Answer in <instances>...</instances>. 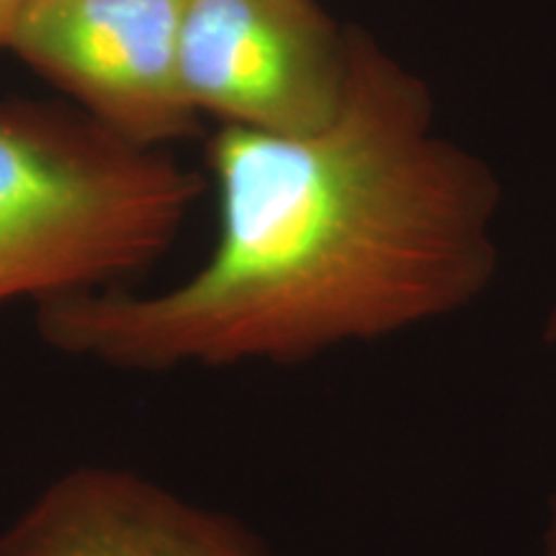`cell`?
Segmentation results:
<instances>
[{"mask_svg": "<svg viewBox=\"0 0 556 556\" xmlns=\"http://www.w3.org/2000/svg\"><path fill=\"white\" fill-rule=\"evenodd\" d=\"M217 240L157 294L37 307L52 351L124 374L291 366L454 317L503 266V184L438 129L426 78L348 26L343 109L323 131L219 127L206 148Z\"/></svg>", "mask_w": 556, "mask_h": 556, "instance_id": "6da1fadb", "label": "cell"}, {"mask_svg": "<svg viewBox=\"0 0 556 556\" xmlns=\"http://www.w3.org/2000/svg\"><path fill=\"white\" fill-rule=\"evenodd\" d=\"M197 173L90 116L0 103V307L111 289L168 253Z\"/></svg>", "mask_w": 556, "mask_h": 556, "instance_id": "7a4b0ae2", "label": "cell"}, {"mask_svg": "<svg viewBox=\"0 0 556 556\" xmlns=\"http://www.w3.org/2000/svg\"><path fill=\"white\" fill-rule=\"evenodd\" d=\"M178 65L199 116L263 135H315L343 109L348 26L319 0H186Z\"/></svg>", "mask_w": 556, "mask_h": 556, "instance_id": "3957f363", "label": "cell"}, {"mask_svg": "<svg viewBox=\"0 0 556 556\" xmlns=\"http://www.w3.org/2000/svg\"><path fill=\"white\" fill-rule=\"evenodd\" d=\"M186 0H29L9 50L137 148L191 137L180 86Z\"/></svg>", "mask_w": 556, "mask_h": 556, "instance_id": "277c9868", "label": "cell"}, {"mask_svg": "<svg viewBox=\"0 0 556 556\" xmlns=\"http://www.w3.org/2000/svg\"><path fill=\"white\" fill-rule=\"evenodd\" d=\"M0 556H278L240 518L127 467L62 471L0 528Z\"/></svg>", "mask_w": 556, "mask_h": 556, "instance_id": "5b68a950", "label": "cell"}, {"mask_svg": "<svg viewBox=\"0 0 556 556\" xmlns=\"http://www.w3.org/2000/svg\"><path fill=\"white\" fill-rule=\"evenodd\" d=\"M29 0H0V50H9L13 29Z\"/></svg>", "mask_w": 556, "mask_h": 556, "instance_id": "8992f818", "label": "cell"}, {"mask_svg": "<svg viewBox=\"0 0 556 556\" xmlns=\"http://www.w3.org/2000/svg\"><path fill=\"white\" fill-rule=\"evenodd\" d=\"M541 556H556V492L548 497L544 531H541Z\"/></svg>", "mask_w": 556, "mask_h": 556, "instance_id": "52a82bcc", "label": "cell"}, {"mask_svg": "<svg viewBox=\"0 0 556 556\" xmlns=\"http://www.w3.org/2000/svg\"><path fill=\"white\" fill-rule=\"evenodd\" d=\"M541 338H544L546 345L556 348V294H554L552 304H548V309H546L544 325H541Z\"/></svg>", "mask_w": 556, "mask_h": 556, "instance_id": "ba28073f", "label": "cell"}]
</instances>
